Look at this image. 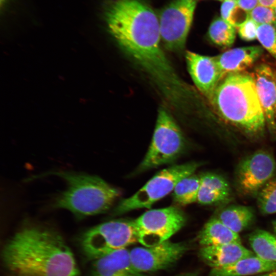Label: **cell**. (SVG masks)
I'll use <instances>...</instances> for the list:
<instances>
[{
	"mask_svg": "<svg viewBox=\"0 0 276 276\" xmlns=\"http://www.w3.org/2000/svg\"><path fill=\"white\" fill-rule=\"evenodd\" d=\"M104 14L123 49L160 85L176 75L160 47L159 19L145 0H105Z\"/></svg>",
	"mask_w": 276,
	"mask_h": 276,
	"instance_id": "obj_1",
	"label": "cell"
},
{
	"mask_svg": "<svg viewBox=\"0 0 276 276\" xmlns=\"http://www.w3.org/2000/svg\"><path fill=\"white\" fill-rule=\"evenodd\" d=\"M5 266L15 276H78L69 246L54 228L25 223L2 251Z\"/></svg>",
	"mask_w": 276,
	"mask_h": 276,
	"instance_id": "obj_2",
	"label": "cell"
},
{
	"mask_svg": "<svg viewBox=\"0 0 276 276\" xmlns=\"http://www.w3.org/2000/svg\"><path fill=\"white\" fill-rule=\"evenodd\" d=\"M224 121L251 135L261 134L266 125L251 73H229L219 81L208 98Z\"/></svg>",
	"mask_w": 276,
	"mask_h": 276,
	"instance_id": "obj_3",
	"label": "cell"
},
{
	"mask_svg": "<svg viewBox=\"0 0 276 276\" xmlns=\"http://www.w3.org/2000/svg\"><path fill=\"white\" fill-rule=\"evenodd\" d=\"M62 178L65 190L54 197L51 206L71 212L77 218L103 213L120 195V192L100 177L70 171L52 172Z\"/></svg>",
	"mask_w": 276,
	"mask_h": 276,
	"instance_id": "obj_4",
	"label": "cell"
},
{
	"mask_svg": "<svg viewBox=\"0 0 276 276\" xmlns=\"http://www.w3.org/2000/svg\"><path fill=\"white\" fill-rule=\"evenodd\" d=\"M138 242L134 220H113L85 231L80 245L87 258L95 260L114 250Z\"/></svg>",
	"mask_w": 276,
	"mask_h": 276,
	"instance_id": "obj_5",
	"label": "cell"
},
{
	"mask_svg": "<svg viewBox=\"0 0 276 276\" xmlns=\"http://www.w3.org/2000/svg\"><path fill=\"white\" fill-rule=\"evenodd\" d=\"M199 166L198 163L192 162L163 169L134 194L120 201L113 209V215H120L139 209L150 208L154 203L173 192L181 179L195 173Z\"/></svg>",
	"mask_w": 276,
	"mask_h": 276,
	"instance_id": "obj_6",
	"label": "cell"
},
{
	"mask_svg": "<svg viewBox=\"0 0 276 276\" xmlns=\"http://www.w3.org/2000/svg\"><path fill=\"white\" fill-rule=\"evenodd\" d=\"M183 134L171 114L160 109L148 150L139 166L140 171L156 168L176 159L183 151Z\"/></svg>",
	"mask_w": 276,
	"mask_h": 276,
	"instance_id": "obj_7",
	"label": "cell"
},
{
	"mask_svg": "<svg viewBox=\"0 0 276 276\" xmlns=\"http://www.w3.org/2000/svg\"><path fill=\"white\" fill-rule=\"evenodd\" d=\"M133 220L138 242L150 247L169 240L185 225L186 217L178 208L169 206L148 210Z\"/></svg>",
	"mask_w": 276,
	"mask_h": 276,
	"instance_id": "obj_8",
	"label": "cell"
},
{
	"mask_svg": "<svg viewBox=\"0 0 276 276\" xmlns=\"http://www.w3.org/2000/svg\"><path fill=\"white\" fill-rule=\"evenodd\" d=\"M196 4V0H172L161 11L160 37L167 49L177 52L185 47Z\"/></svg>",
	"mask_w": 276,
	"mask_h": 276,
	"instance_id": "obj_9",
	"label": "cell"
},
{
	"mask_svg": "<svg viewBox=\"0 0 276 276\" xmlns=\"http://www.w3.org/2000/svg\"><path fill=\"white\" fill-rule=\"evenodd\" d=\"M276 171L273 155L263 150L256 151L243 159L237 166L236 186L244 196L257 195Z\"/></svg>",
	"mask_w": 276,
	"mask_h": 276,
	"instance_id": "obj_10",
	"label": "cell"
},
{
	"mask_svg": "<svg viewBox=\"0 0 276 276\" xmlns=\"http://www.w3.org/2000/svg\"><path fill=\"white\" fill-rule=\"evenodd\" d=\"M186 246L180 243L166 241L150 247H136L130 250L133 267L140 273L168 268L183 255Z\"/></svg>",
	"mask_w": 276,
	"mask_h": 276,
	"instance_id": "obj_11",
	"label": "cell"
},
{
	"mask_svg": "<svg viewBox=\"0 0 276 276\" xmlns=\"http://www.w3.org/2000/svg\"><path fill=\"white\" fill-rule=\"evenodd\" d=\"M251 74L266 123L269 129L274 130L276 126V72L268 64L261 63Z\"/></svg>",
	"mask_w": 276,
	"mask_h": 276,
	"instance_id": "obj_12",
	"label": "cell"
},
{
	"mask_svg": "<svg viewBox=\"0 0 276 276\" xmlns=\"http://www.w3.org/2000/svg\"><path fill=\"white\" fill-rule=\"evenodd\" d=\"M186 59L193 82L208 98L222 78L215 57L187 51Z\"/></svg>",
	"mask_w": 276,
	"mask_h": 276,
	"instance_id": "obj_13",
	"label": "cell"
},
{
	"mask_svg": "<svg viewBox=\"0 0 276 276\" xmlns=\"http://www.w3.org/2000/svg\"><path fill=\"white\" fill-rule=\"evenodd\" d=\"M89 276H148L135 270L130 251L118 249L94 260Z\"/></svg>",
	"mask_w": 276,
	"mask_h": 276,
	"instance_id": "obj_14",
	"label": "cell"
},
{
	"mask_svg": "<svg viewBox=\"0 0 276 276\" xmlns=\"http://www.w3.org/2000/svg\"><path fill=\"white\" fill-rule=\"evenodd\" d=\"M254 255V252L239 243L201 246L199 250L201 259L212 269L225 267Z\"/></svg>",
	"mask_w": 276,
	"mask_h": 276,
	"instance_id": "obj_15",
	"label": "cell"
},
{
	"mask_svg": "<svg viewBox=\"0 0 276 276\" xmlns=\"http://www.w3.org/2000/svg\"><path fill=\"white\" fill-rule=\"evenodd\" d=\"M263 53L261 47L249 46L231 49L214 57L223 77L227 74L244 72Z\"/></svg>",
	"mask_w": 276,
	"mask_h": 276,
	"instance_id": "obj_16",
	"label": "cell"
},
{
	"mask_svg": "<svg viewBox=\"0 0 276 276\" xmlns=\"http://www.w3.org/2000/svg\"><path fill=\"white\" fill-rule=\"evenodd\" d=\"M200 176L197 202L203 205L224 203L231 198L232 191L227 180L221 175L206 173Z\"/></svg>",
	"mask_w": 276,
	"mask_h": 276,
	"instance_id": "obj_17",
	"label": "cell"
},
{
	"mask_svg": "<svg viewBox=\"0 0 276 276\" xmlns=\"http://www.w3.org/2000/svg\"><path fill=\"white\" fill-rule=\"evenodd\" d=\"M274 270L276 262L265 261L254 255L225 267L213 268L210 276H246Z\"/></svg>",
	"mask_w": 276,
	"mask_h": 276,
	"instance_id": "obj_18",
	"label": "cell"
},
{
	"mask_svg": "<svg viewBox=\"0 0 276 276\" xmlns=\"http://www.w3.org/2000/svg\"><path fill=\"white\" fill-rule=\"evenodd\" d=\"M198 241L201 246L241 243L239 234L228 228L216 217L205 224L199 234Z\"/></svg>",
	"mask_w": 276,
	"mask_h": 276,
	"instance_id": "obj_19",
	"label": "cell"
},
{
	"mask_svg": "<svg viewBox=\"0 0 276 276\" xmlns=\"http://www.w3.org/2000/svg\"><path fill=\"white\" fill-rule=\"evenodd\" d=\"M216 218L232 231L239 234L252 223L255 214L250 207L233 205L222 210Z\"/></svg>",
	"mask_w": 276,
	"mask_h": 276,
	"instance_id": "obj_20",
	"label": "cell"
},
{
	"mask_svg": "<svg viewBox=\"0 0 276 276\" xmlns=\"http://www.w3.org/2000/svg\"><path fill=\"white\" fill-rule=\"evenodd\" d=\"M249 242L256 256L276 262V236L266 231L257 229L250 235Z\"/></svg>",
	"mask_w": 276,
	"mask_h": 276,
	"instance_id": "obj_21",
	"label": "cell"
},
{
	"mask_svg": "<svg viewBox=\"0 0 276 276\" xmlns=\"http://www.w3.org/2000/svg\"><path fill=\"white\" fill-rule=\"evenodd\" d=\"M200 185V176L195 173L181 179L173 191L174 201L181 205L197 202Z\"/></svg>",
	"mask_w": 276,
	"mask_h": 276,
	"instance_id": "obj_22",
	"label": "cell"
},
{
	"mask_svg": "<svg viewBox=\"0 0 276 276\" xmlns=\"http://www.w3.org/2000/svg\"><path fill=\"white\" fill-rule=\"evenodd\" d=\"M236 33V28L221 17L215 19L208 30V35L211 41L223 48L231 47L233 44Z\"/></svg>",
	"mask_w": 276,
	"mask_h": 276,
	"instance_id": "obj_23",
	"label": "cell"
},
{
	"mask_svg": "<svg viewBox=\"0 0 276 276\" xmlns=\"http://www.w3.org/2000/svg\"><path fill=\"white\" fill-rule=\"evenodd\" d=\"M257 203L262 214L276 213V176L269 180L259 192Z\"/></svg>",
	"mask_w": 276,
	"mask_h": 276,
	"instance_id": "obj_24",
	"label": "cell"
},
{
	"mask_svg": "<svg viewBox=\"0 0 276 276\" xmlns=\"http://www.w3.org/2000/svg\"><path fill=\"white\" fill-rule=\"evenodd\" d=\"M257 39L262 45L276 59V27L270 24L258 25Z\"/></svg>",
	"mask_w": 276,
	"mask_h": 276,
	"instance_id": "obj_25",
	"label": "cell"
},
{
	"mask_svg": "<svg viewBox=\"0 0 276 276\" xmlns=\"http://www.w3.org/2000/svg\"><path fill=\"white\" fill-rule=\"evenodd\" d=\"M249 16L258 25L270 24L276 27L274 8L258 5L249 12Z\"/></svg>",
	"mask_w": 276,
	"mask_h": 276,
	"instance_id": "obj_26",
	"label": "cell"
},
{
	"mask_svg": "<svg viewBox=\"0 0 276 276\" xmlns=\"http://www.w3.org/2000/svg\"><path fill=\"white\" fill-rule=\"evenodd\" d=\"M258 26V25L249 17L237 27L239 36L245 41H252L257 39Z\"/></svg>",
	"mask_w": 276,
	"mask_h": 276,
	"instance_id": "obj_27",
	"label": "cell"
},
{
	"mask_svg": "<svg viewBox=\"0 0 276 276\" xmlns=\"http://www.w3.org/2000/svg\"><path fill=\"white\" fill-rule=\"evenodd\" d=\"M237 5L249 13L258 5L259 0H236Z\"/></svg>",
	"mask_w": 276,
	"mask_h": 276,
	"instance_id": "obj_28",
	"label": "cell"
},
{
	"mask_svg": "<svg viewBox=\"0 0 276 276\" xmlns=\"http://www.w3.org/2000/svg\"><path fill=\"white\" fill-rule=\"evenodd\" d=\"M259 4L272 8H276V0H259Z\"/></svg>",
	"mask_w": 276,
	"mask_h": 276,
	"instance_id": "obj_29",
	"label": "cell"
},
{
	"mask_svg": "<svg viewBox=\"0 0 276 276\" xmlns=\"http://www.w3.org/2000/svg\"><path fill=\"white\" fill-rule=\"evenodd\" d=\"M176 276H198L196 273L195 272H190L185 274H182Z\"/></svg>",
	"mask_w": 276,
	"mask_h": 276,
	"instance_id": "obj_30",
	"label": "cell"
},
{
	"mask_svg": "<svg viewBox=\"0 0 276 276\" xmlns=\"http://www.w3.org/2000/svg\"><path fill=\"white\" fill-rule=\"evenodd\" d=\"M262 276H276V270L267 272Z\"/></svg>",
	"mask_w": 276,
	"mask_h": 276,
	"instance_id": "obj_31",
	"label": "cell"
},
{
	"mask_svg": "<svg viewBox=\"0 0 276 276\" xmlns=\"http://www.w3.org/2000/svg\"><path fill=\"white\" fill-rule=\"evenodd\" d=\"M8 0H0L1 7H3L6 3Z\"/></svg>",
	"mask_w": 276,
	"mask_h": 276,
	"instance_id": "obj_32",
	"label": "cell"
},
{
	"mask_svg": "<svg viewBox=\"0 0 276 276\" xmlns=\"http://www.w3.org/2000/svg\"><path fill=\"white\" fill-rule=\"evenodd\" d=\"M272 226L275 233L276 234V220L272 222Z\"/></svg>",
	"mask_w": 276,
	"mask_h": 276,
	"instance_id": "obj_33",
	"label": "cell"
},
{
	"mask_svg": "<svg viewBox=\"0 0 276 276\" xmlns=\"http://www.w3.org/2000/svg\"><path fill=\"white\" fill-rule=\"evenodd\" d=\"M217 1H226V0H217Z\"/></svg>",
	"mask_w": 276,
	"mask_h": 276,
	"instance_id": "obj_34",
	"label": "cell"
},
{
	"mask_svg": "<svg viewBox=\"0 0 276 276\" xmlns=\"http://www.w3.org/2000/svg\"><path fill=\"white\" fill-rule=\"evenodd\" d=\"M275 14H276V8H274Z\"/></svg>",
	"mask_w": 276,
	"mask_h": 276,
	"instance_id": "obj_35",
	"label": "cell"
}]
</instances>
